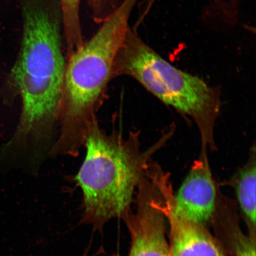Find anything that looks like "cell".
Wrapping results in <instances>:
<instances>
[{"label": "cell", "instance_id": "obj_1", "mask_svg": "<svg viewBox=\"0 0 256 256\" xmlns=\"http://www.w3.org/2000/svg\"><path fill=\"white\" fill-rule=\"evenodd\" d=\"M139 134L131 132L124 136L115 128L107 133L97 120L88 127L83 146L86 155L74 178L82 192V222L100 230L108 220L130 212L152 156L169 135L142 152Z\"/></svg>", "mask_w": 256, "mask_h": 256}, {"label": "cell", "instance_id": "obj_2", "mask_svg": "<svg viewBox=\"0 0 256 256\" xmlns=\"http://www.w3.org/2000/svg\"><path fill=\"white\" fill-rule=\"evenodd\" d=\"M138 0H124L102 22L90 40L69 56L57 143L76 151L84 144L88 128L103 104L107 88L114 78L115 58L130 30L131 12Z\"/></svg>", "mask_w": 256, "mask_h": 256}, {"label": "cell", "instance_id": "obj_3", "mask_svg": "<svg viewBox=\"0 0 256 256\" xmlns=\"http://www.w3.org/2000/svg\"><path fill=\"white\" fill-rule=\"evenodd\" d=\"M135 79L159 100L193 120L202 151L216 148L214 130L222 101L218 89L163 58L130 28L115 58L113 76Z\"/></svg>", "mask_w": 256, "mask_h": 256}, {"label": "cell", "instance_id": "obj_4", "mask_svg": "<svg viewBox=\"0 0 256 256\" xmlns=\"http://www.w3.org/2000/svg\"><path fill=\"white\" fill-rule=\"evenodd\" d=\"M156 195L152 202L165 217L169 226L170 256H225L222 248L204 226L190 222L176 212L174 194L169 176L158 168L152 172Z\"/></svg>", "mask_w": 256, "mask_h": 256}, {"label": "cell", "instance_id": "obj_5", "mask_svg": "<svg viewBox=\"0 0 256 256\" xmlns=\"http://www.w3.org/2000/svg\"><path fill=\"white\" fill-rule=\"evenodd\" d=\"M136 213L128 212L126 220L131 236L127 256H170L166 236V219L152 202L147 182H140L138 187Z\"/></svg>", "mask_w": 256, "mask_h": 256}, {"label": "cell", "instance_id": "obj_6", "mask_svg": "<svg viewBox=\"0 0 256 256\" xmlns=\"http://www.w3.org/2000/svg\"><path fill=\"white\" fill-rule=\"evenodd\" d=\"M216 200V186L208 153L201 152L174 195V210L184 218L204 226L213 215Z\"/></svg>", "mask_w": 256, "mask_h": 256}, {"label": "cell", "instance_id": "obj_7", "mask_svg": "<svg viewBox=\"0 0 256 256\" xmlns=\"http://www.w3.org/2000/svg\"><path fill=\"white\" fill-rule=\"evenodd\" d=\"M96 22L102 23L124 0H86ZM82 0H59L62 28L68 56L84 43L80 18Z\"/></svg>", "mask_w": 256, "mask_h": 256}, {"label": "cell", "instance_id": "obj_8", "mask_svg": "<svg viewBox=\"0 0 256 256\" xmlns=\"http://www.w3.org/2000/svg\"><path fill=\"white\" fill-rule=\"evenodd\" d=\"M256 150L254 146L247 162L231 180L240 208L247 220L250 235L254 236H256Z\"/></svg>", "mask_w": 256, "mask_h": 256}, {"label": "cell", "instance_id": "obj_9", "mask_svg": "<svg viewBox=\"0 0 256 256\" xmlns=\"http://www.w3.org/2000/svg\"><path fill=\"white\" fill-rule=\"evenodd\" d=\"M233 248L236 256H256V238L236 231L233 236Z\"/></svg>", "mask_w": 256, "mask_h": 256}, {"label": "cell", "instance_id": "obj_10", "mask_svg": "<svg viewBox=\"0 0 256 256\" xmlns=\"http://www.w3.org/2000/svg\"><path fill=\"white\" fill-rule=\"evenodd\" d=\"M150 1H151L152 2H154L156 1V0H150Z\"/></svg>", "mask_w": 256, "mask_h": 256}, {"label": "cell", "instance_id": "obj_11", "mask_svg": "<svg viewBox=\"0 0 256 256\" xmlns=\"http://www.w3.org/2000/svg\"></svg>", "mask_w": 256, "mask_h": 256}]
</instances>
